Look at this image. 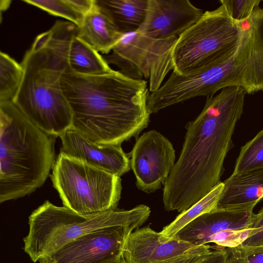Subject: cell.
Listing matches in <instances>:
<instances>
[{"label":"cell","instance_id":"obj_28","mask_svg":"<svg viewBox=\"0 0 263 263\" xmlns=\"http://www.w3.org/2000/svg\"><path fill=\"white\" fill-rule=\"evenodd\" d=\"M209 247L201 251L182 255L157 263H197L205 258L212 252Z\"/></svg>","mask_w":263,"mask_h":263},{"label":"cell","instance_id":"obj_30","mask_svg":"<svg viewBox=\"0 0 263 263\" xmlns=\"http://www.w3.org/2000/svg\"><path fill=\"white\" fill-rule=\"evenodd\" d=\"M118 263H126V261H125L124 258L123 257V258L121 259V260L118 262Z\"/></svg>","mask_w":263,"mask_h":263},{"label":"cell","instance_id":"obj_29","mask_svg":"<svg viewBox=\"0 0 263 263\" xmlns=\"http://www.w3.org/2000/svg\"><path fill=\"white\" fill-rule=\"evenodd\" d=\"M228 252L222 248L212 251L208 256L197 263H227Z\"/></svg>","mask_w":263,"mask_h":263},{"label":"cell","instance_id":"obj_27","mask_svg":"<svg viewBox=\"0 0 263 263\" xmlns=\"http://www.w3.org/2000/svg\"><path fill=\"white\" fill-rule=\"evenodd\" d=\"M252 231L249 237L241 244L250 247L263 246V208L256 214L252 226Z\"/></svg>","mask_w":263,"mask_h":263},{"label":"cell","instance_id":"obj_14","mask_svg":"<svg viewBox=\"0 0 263 263\" xmlns=\"http://www.w3.org/2000/svg\"><path fill=\"white\" fill-rule=\"evenodd\" d=\"M59 137L60 152L69 157L119 177L130 169L129 157L121 146L95 143L72 128Z\"/></svg>","mask_w":263,"mask_h":263},{"label":"cell","instance_id":"obj_11","mask_svg":"<svg viewBox=\"0 0 263 263\" xmlns=\"http://www.w3.org/2000/svg\"><path fill=\"white\" fill-rule=\"evenodd\" d=\"M129 154L136 185L148 194L160 189L161 184L164 185L175 163L172 143L154 129L138 137Z\"/></svg>","mask_w":263,"mask_h":263},{"label":"cell","instance_id":"obj_19","mask_svg":"<svg viewBox=\"0 0 263 263\" xmlns=\"http://www.w3.org/2000/svg\"><path fill=\"white\" fill-rule=\"evenodd\" d=\"M68 63L71 71L82 75L101 74L112 70L99 52L77 34L70 44Z\"/></svg>","mask_w":263,"mask_h":263},{"label":"cell","instance_id":"obj_6","mask_svg":"<svg viewBox=\"0 0 263 263\" xmlns=\"http://www.w3.org/2000/svg\"><path fill=\"white\" fill-rule=\"evenodd\" d=\"M150 214L148 206L140 204L129 210L115 209L85 216L46 200L29 217V232L23 239L24 250L35 262L65 244L96 230L116 226L138 228L147 220Z\"/></svg>","mask_w":263,"mask_h":263},{"label":"cell","instance_id":"obj_10","mask_svg":"<svg viewBox=\"0 0 263 263\" xmlns=\"http://www.w3.org/2000/svg\"><path fill=\"white\" fill-rule=\"evenodd\" d=\"M135 226H116L96 230L42 257L39 263H118Z\"/></svg>","mask_w":263,"mask_h":263},{"label":"cell","instance_id":"obj_7","mask_svg":"<svg viewBox=\"0 0 263 263\" xmlns=\"http://www.w3.org/2000/svg\"><path fill=\"white\" fill-rule=\"evenodd\" d=\"M50 176L63 206L81 215L115 210L121 198L120 177L61 152Z\"/></svg>","mask_w":263,"mask_h":263},{"label":"cell","instance_id":"obj_15","mask_svg":"<svg viewBox=\"0 0 263 263\" xmlns=\"http://www.w3.org/2000/svg\"><path fill=\"white\" fill-rule=\"evenodd\" d=\"M254 208L215 209L197 217L173 237L202 246L210 243V237L220 231L251 228L256 218Z\"/></svg>","mask_w":263,"mask_h":263},{"label":"cell","instance_id":"obj_12","mask_svg":"<svg viewBox=\"0 0 263 263\" xmlns=\"http://www.w3.org/2000/svg\"><path fill=\"white\" fill-rule=\"evenodd\" d=\"M203 13L189 0H148L144 21L137 31L156 39L178 37Z\"/></svg>","mask_w":263,"mask_h":263},{"label":"cell","instance_id":"obj_25","mask_svg":"<svg viewBox=\"0 0 263 263\" xmlns=\"http://www.w3.org/2000/svg\"><path fill=\"white\" fill-rule=\"evenodd\" d=\"M226 249L228 252L227 263H263V246L240 245Z\"/></svg>","mask_w":263,"mask_h":263},{"label":"cell","instance_id":"obj_13","mask_svg":"<svg viewBox=\"0 0 263 263\" xmlns=\"http://www.w3.org/2000/svg\"><path fill=\"white\" fill-rule=\"evenodd\" d=\"M209 247L195 246L175 238H166L148 227L137 229L128 236L123 257L126 263H157Z\"/></svg>","mask_w":263,"mask_h":263},{"label":"cell","instance_id":"obj_17","mask_svg":"<svg viewBox=\"0 0 263 263\" xmlns=\"http://www.w3.org/2000/svg\"><path fill=\"white\" fill-rule=\"evenodd\" d=\"M124 34L96 5L78 27L77 35L98 52L108 54Z\"/></svg>","mask_w":263,"mask_h":263},{"label":"cell","instance_id":"obj_24","mask_svg":"<svg viewBox=\"0 0 263 263\" xmlns=\"http://www.w3.org/2000/svg\"><path fill=\"white\" fill-rule=\"evenodd\" d=\"M261 0H220L219 3L226 9L231 17L236 22L248 20L259 7Z\"/></svg>","mask_w":263,"mask_h":263},{"label":"cell","instance_id":"obj_22","mask_svg":"<svg viewBox=\"0 0 263 263\" xmlns=\"http://www.w3.org/2000/svg\"><path fill=\"white\" fill-rule=\"evenodd\" d=\"M23 76L21 64L6 53L0 52V102L12 101Z\"/></svg>","mask_w":263,"mask_h":263},{"label":"cell","instance_id":"obj_16","mask_svg":"<svg viewBox=\"0 0 263 263\" xmlns=\"http://www.w3.org/2000/svg\"><path fill=\"white\" fill-rule=\"evenodd\" d=\"M215 209L254 207L263 198V169L231 175Z\"/></svg>","mask_w":263,"mask_h":263},{"label":"cell","instance_id":"obj_9","mask_svg":"<svg viewBox=\"0 0 263 263\" xmlns=\"http://www.w3.org/2000/svg\"><path fill=\"white\" fill-rule=\"evenodd\" d=\"M178 37L156 39L138 31L125 33L113 48L111 54L103 56L109 64L135 80L149 79L151 92L159 89L164 78L173 70L172 53Z\"/></svg>","mask_w":263,"mask_h":263},{"label":"cell","instance_id":"obj_26","mask_svg":"<svg viewBox=\"0 0 263 263\" xmlns=\"http://www.w3.org/2000/svg\"><path fill=\"white\" fill-rule=\"evenodd\" d=\"M252 228L239 230L227 229L213 235L210 242H213L222 248H233L241 245L250 235Z\"/></svg>","mask_w":263,"mask_h":263},{"label":"cell","instance_id":"obj_3","mask_svg":"<svg viewBox=\"0 0 263 263\" xmlns=\"http://www.w3.org/2000/svg\"><path fill=\"white\" fill-rule=\"evenodd\" d=\"M77 31L73 23L57 21L35 37L21 64L23 78L12 100L34 125L57 137L72 126L62 78L69 67V48Z\"/></svg>","mask_w":263,"mask_h":263},{"label":"cell","instance_id":"obj_21","mask_svg":"<svg viewBox=\"0 0 263 263\" xmlns=\"http://www.w3.org/2000/svg\"><path fill=\"white\" fill-rule=\"evenodd\" d=\"M224 188L220 182L208 194L187 210L181 212L160 232L166 238H173L180 230L200 215L215 209Z\"/></svg>","mask_w":263,"mask_h":263},{"label":"cell","instance_id":"obj_2","mask_svg":"<svg viewBox=\"0 0 263 263\" xmlns=\"http://www.w3.org/2000/svg\"><path fill=\"white\" fill-rule=\"evenodd\" d=\"M73 115L72 127L95 143L121 146L149 121L147 81L119 71L82 75L69 67L62 78Z\"/></svg>","mask_w":263,"mask_h":263},{"label":"cell","instance_id":"obj_4","mask_svg":"<svg viewBox=\"0 0 263 263\" xmlns=\"http://www.w3.org/2000/svg\"><path fill=\"white\" fill-rule=\"evenodd\" d=\"M57 136L34 125L11 101L0 102V202L30 195L49 176Z\"/></svg>","mask_w":263,"mask_h":263},{"label":"cell","instance_id":"obj_1","mask_svg":"<svg viewBox=\"0 0 263 263\" xmlns=\"http://www.w3.org/2000/svg\"><path fill=\"white\" fill-rule=\"evenodd\" d=\"M246 94L239 87H224L207 97L202 111L186 124L179 157L164 185L166 210H187L220 182Z\"/></svg>","mask_w":263,"mask_h":263},{"label":"cell","instance_id":"obj_20","mask_svg":"<svg viewBox=\"0 0 263 263\" xmlns=\"http://www.w3.org/2000/svg\"><path fill=\"white\" fill-rule=\"evenodd\" d=\"M24 2L48 13L63 17L79 27L92 9L95 0H24Z\"/></svg>","mask_w":263,"mask_h":263},{"label":"cell","instance_id":"obj_5","mask_svg":"<svg viewBox=\"0 0 263 263\" xmlns=\"http://www.w3.org/2000/svg\"><path fill=\"white\" fill-rule=\"evenodd\" d=\"M241 24L243 32L237 42L203 69L180 77L179 88L185 99L213 96L229 86L249 95L263 91V8H257Z\"/></svg>","mask_w":263,"mask_h":263},{"label":"cell","instance_id":"obj_18","mask_svg":"<svg viewBox=\"0 0 263 263\" xmlns=\"http://www.w3.org/2000/svg\"><path fill=\"white\" fill-rule=\"evenodd\" d=\"M123 34L137 31L146 13L148 0H95Z\"/></svg>","mask_w":263,"mask_h":263},{"label":"cell","instance_id":"obj_8","mask_svg":"<svg viewBox=\"0 0 263 263\" xmlns=\"http://www.w3.org/2000/svg\"><path fill=\"white\" fill-rule=\"evenodd\" d=\"M243 32L225 7L203 12L200 18L178 36L172 57L173 72L181 76L196 73L211 64Z\"/></svg>","mask_w":263,"mask_h":263},{"label":"cell","instance_id":"obj_23","mask_svg":"<svg viewBox=\"0 0 263 263\" xmlns=\"http://www.w3.org/2000/svg\"><path fill=\"white\" fill-rule=\"evenodd\" d=\"M263 169V129L241 147L232 175Z\"/></svg>","mask_w":263,"mask_h":263}]
</instances>
